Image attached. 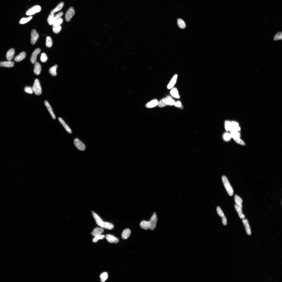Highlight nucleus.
I'll return each instance as SVG.
<instances>
[{"mask_svg": "<svg viewBox=\"0 0 282 282\" xmlns=\"http://www.w3.org/2000/svg\"><path fill=\"white\" fill-rule=\"evenodd\" d=\"M92 212L96 224L101 228L109 230H111L114 228V225L108 222H103L102 219L96 213L93 211Z\"/></svg>", "mask_w": 282, "mask_h": 282, "instance_id": "obj_1", "label": "nucleus"}, {"mask_svg": "<svg viewBox=\"0 0 282 282\" xmlns=\"http://www.w3.org/2000/svg\"><path fill=\"white\" fill-rule=\"evenodd\" d=\"M222 180L225 189L229 195L230 196H233L234 193V190L227 178L223 175L222 177Z\"/></svg>", "mask_w": 282, "mask_h": 282, "instance_id": "obj_2", "label": "nucleus"}, {"mask_svg": "<svg viewBox=\"0 0 282 282\" xmlns=\"http://www.w3.org/2000/svg\"><path fill=\"white\" fill-rule=\"evenodd\" d=\"M33 91L37 95H39L41 94L42 90L40 81L38 79H36L34 80L33 87Z\"/></svg>", "mask_w": 282, "mask_h": 282, "instance_id": "obj_3", "label": "nucleus"}, {"mask_svg": "<svg viewBox=\"0 0 282 282\" xmlns=\"http://www.w3.org/2000/svg\"><path fill=\"white\" fill-rule=\"evenodd\" d=\"M157 220L156 213L155 212L149 221L150 224V230H152L155 229L156 226Z\"/></svg>", "mask_w": 282, "mask_h": 282, "instance_id": "obj_4", "label": "nucleus"}, {"mask_svg": "<svg viewBox=\"0 0 282 282\" xmlns=\"http://www.w3.org/2000/svg\"><path fill=\"white\" fill-rule=\"evenodd\" d=\"M41 10V8L40 6H35L28 10L26 12V14L27 15H32L40 12Z\"/></svg>", "mask_w": 282, "mask_h": 282, "instance_id": "obj_5", "label": "nucleus"}, {"mask_svg": "<svg viewBox=\"0 0 282 282\" xmlns=\"http://www.w3.org/2000/svg\"><path fill=\"white\" fill-rule=\"evenodd\" d=\"M75 13L74 8L71 7L68 9L65 14V20L67 22L69 21L74 16Z\"/></svg>", "mask_w": 282, "mask_h": 282, "instance_id": "obj_6", "label": "nucleus"}, {"mask_svg": "<svg viewBox=\"0 0 282 282\" xmlns=\"http://www.w3.org/2000/svg\"><path fill=\"white\" fill-rule=\"evenodd\" d=\"M240 128L239 124L236 122L232 121L231 122L230 127L229 131L231 133H233L238 132L240 130Z\"/></svg>", "mask_w": 282, "mask_h": 282, "instance_id": "obj_7", "label": "nucleus"}, {"mask_svg": "<svg viewBox=\"0 0 282 282\" xmlns=\"http://www.w3.org/2000/svg\"><path fill=\"white\" fill-rule=\"evenodd\" d=\"M74 145L77 148L81 151H84L86 149L84 144L79 139H75L74 141Z\"/></svg>", "mask_w": 282, "mask_h": 282, "instance_id": "obj_8", "label": "nucleus"}, {"mask_svg": "<svg viewBox=\"0 0 282 282\" xmlns=\"http://www.w3.org/2000/svg\"><path fill=\"white\" fill-rule=\"evenodd\" d=\"M31 43L32 44L34 45L39 37V34L35 29H33L31 31Z\"/></svg>", "mask_w": 282, "mask_h": 282, "instance_id": "obj_9", "label": "nucleus"}, {"mask_svg": "<svg viewBox=\"0 0 282 282\" xmlns=\"http://www.w3.org/2000/svg\"><path fill=\"white\" fill-rule=\"evenodd\" d=\"M41 50L39 48H37L34 50L30 58L32 64H35L36 62L37 56L40 53Z\"/></svg>", "mask_w": 282, "mask_h": 282, "instance_id": "obj_10", "label": "nucleus"}, {"mask_svg": "<svg viewBox=\"0 0 282 282\" xmlns=\"http://www.w3.org/2000/svg\"><path fill=\"white\" fill-rule=\"evenodd\" d=\"M106 237L108 242L111 243H117L119 241V240L117 238L111 235H106Z\"/></svg>", "mask_w": 282, "mask_h": 282, "instance_id": "obj_11", "label": "nucleus"}, {"mask_svg": "<svg viewBox=\"0 0 282 282\" xmlns=\"http://www.w3.org/2000/svg\"><path fill=\"white\" fill-rule=\"evenodd\" d=\"M177 76V75L175 74L172 78L167 88L168 89H170L173 88L176 83Z\"/></svg>", "mask_w": 282, "mask_h": 282, "instance_id": "obj_12", "label": "nucleus"}, {"mask_svg": "<svg viewBox=\"0 0 282 282\" xmlns=\"http://www.w3.org/2000/svg\"><path fill=\"white\" fill-rule=\"evenodd\" d=\"M103 232L104 230L102 228H97L94 230L91 233V235L92 236L95 237L97 236L101 235Z\"/></svg>", "mask_w": 282, "mask_h": 282, "instance_id": "obj_13", "label": "nucleus"}, {"mask_svg": "<svg viewBox=\"0 0 282 282\" xmlns=\"http://www.w3.org/2000/svg\"><path fill=\"white\" fill-rule=\"evenodd\" d=\"M242 222L244 227H245L247 234L250 235L251 234V230L248 221L246 219H243L242 220Z\"/></svg>", "mask_w": 282, "mask_h": 282, "instance_id": "obj_14", "label": "nucleus"}, {"mask_svg": "<svg viewBox=\"0 0 282 282\" xmlns=\"http://www.w3.org/2000/svg\"><path fill=\"white\" fill-rule=\"evenodd\" d=\"M158 100L156 99H154L147 103L146 105V107L148 108H153L158 105Z\"/></svg>", "mask_w": 282, "mask_h": 282, "instance_id": "obj_15", "label": "nucleus"}, {"mask_svg": "<svg viewBox=\"0 0 282 282\" xmlns=\"http://www.w3.org/2000/svg\"><path fill=\"white\" fill-rule=\"evenodd\" d=\"M14 65V63L11 61L0 62V67H13Z\"/></svg>", "mask_w": 282, "mask_h": 282, "instance_id": "obj_16", "label": "nucleus"}, {"mask_svg": "<svg viewBox=\"0 0 282 282\" xmlns=\"http://www.w3.org/2000/svg\"><path fill=\"white\" fill-rule=\"evenodd\" d=\"M26 54L24 52H22L17 56H15L14 59L16 62H19L23 60L26 57Z\"/></svg>", "mask_w": 282, "mask_h": 282, "instance_id": "obj_17", "label": "nucleus"}, {"mask_svg": "<svg viewBox=\"0 0 282 282\" xmlns=\"http://www.w3.org/2000/svg\"><path fill=\"white\" fill-rule=\"evenodd\" d=\"M41 70V66L39 62H36L34 66V73L37 75H39L40 74Z\"/></svg>", "mask_w": 282, "mask_h": 282, "instance_id": "obj_18", "label": "nucleus"}, {"mask_svg": "<svg viewBox=\"0 0 282 282\" xmlns=\"http://www.w3.org/2000/svg\"><path fill=\"white\" fill-rule=\"evenodd\" d=\"M140 225L141 228L144 230H148L150 228L149 221H143L141 222Z\"/></svg>", "mask_w": 282, "mask_h": 282, "instance_id": "obj_19", "label": "nucleus"}, {"mask_svg": "<svg viewBox=\"0 0 282 282\" xmlns=\"http://www.w3.org/2000/svg\"><path fill=\"white\" fill-rule=\"evenodd\" d=\"M15 54V50L12 48L9 49L6 54V58L8 61H10L13 58Z\"/></svg>", "mask_w": 282, "mask_h": 282, "instance_id": "obj_20", "label": "nucleus"}, {"mask_svg": "<svg viewBox=\"0 0 282 282\" xmlns=\"http://www.w3.org/2000/svg\"><path fill=\"white\" fill-rule=\"evenodd\" d=\"M59 120L60 123L64 127L65 129L66 130L67 132L70 134L72 133V131L68 125L65 123V121L63 120V119L60 117H59L58 118Z\"/></svg>", "mask_w": 282, "mask_h": 282, "instance_id": "obj_21", "label": "nucleus"}, {"mask_svg": "<svg viewBox=\"0 0 282 282\" xmlns=\"http://www.w3.org/2000/svg\"><path fill=\"white\" fill-rule=\"evenodd\" d=\"M235 207L240 218L242 219L245 218V216L242 213V208L236 204L235 205Z\"/></svg>", "mask_w": 282, "mask_h": 282, "instance_id": "obj_22", "label": "nucleus"}, {"mask_svg": "<svg viewBox=\"0 0 282 282\" xmlns=\"http://www.w3.org/2000/svg\"><path fill=\"white\" fill-rule=\"evenodd\" d=\"M131 234L130 230L128 228L124 230L122 234V237L123 239L126 240L128 239L130 236Z\"/></svg>", "mask_w": 282, "mask_h": 282, "instance_id": "obj_23", "label": "nucleus"}, {"mask_svg": "<svg viewBox=\"0 0 282 282\" xmlns=\"http://www.w3.org/2000/svg\"><path fill=\"white\" fill-rule=\"evenodd\" d=\"M45 104L47 109H48L50 114L51 115L52 118L53 119L55 120L56 119V116L54 113H53L51 106H50L48 102L47 101H46V100L45 102Z\"/></svg>", "mask_w": 282, "mask_h": 282, "instance_id": "obj_24", "label": "nucleus"}, {"mask_svg": "<svg viewBox=\"0 0 282 282\" xmlns=\"http://www.w3.org/2000/svg\"><path fill=\"white\" fill-rule=\"evenodd\" d=\"M171 89L170 92L171 95L175 98L177 99L180 98V96L179 94L178 90L176 88H173Z\"/></svg>", "mask_w": 282, "mask_h": 282, "instance_id": "obj_25", "label": "nucleus"}, {"mask_svg": "<svg viewBox=\"0 0 282 282\" xmlns=\"http://www.w3.org/2000/svg\"><path fill=\"white\" fill-rule=\"evenodd\" d=\"M234 199L236 204L240 207L241 208H242L243 201L242 199L239 196L236 195L235 196Z\"/></svg>", "mask_w": 282, "mask_h": 282, "instance_id": "obj_26", "label": "nucleus"}, {"mask_svg": "<svg viewBox=\"0 0 282 282\" xmlns=\"http://www.w3.org/2000/svg\"><path fill=\"white\" fill-rule=\"evenodd\" d=\"M64 3L63 2H61L56 6V7L51 11V13L52 14H54L55 13L60 11L64 5Z\"/></svg>", "mask_w": 282, "mask_h": 282, "instance_id": "obj_27", "label": "nucleus"}, {"mask_svg": "<svg viewBox=\"0 0 282 282\" xmlns=\"http://www.w3.org/2000/svg\"><path fill=\"white\" fill-rule=\"evenodd\" d=\"M166 98L167 105L172 106L175 105V102L170 96H168Z\"/></svg>", "mask_w": 282, "mask_h": 282, "instance_id": "obj_28", "label": "nucleus"}, {"mask_svg": "<svg viewBox=\"0 0 282 282\" xmlns=\"http://www.w3.org/2000/svg\"><path fill=\"white\" fill-rule=\"evenodd\" d=\"M58 68V65H55L54 66L50 69L49 72L52 76H56L57 75L56 70Z\"/></svg>", "mask_w": 282, "mask_h": 282, "instance_id": "obj_29", "label": "nucleus"}, {"mask_svg": "<svg viewBox=\"0 0 282 282\" xmlns=\"http://www.w3.org/2000/svg\"><path fill=\"white\" fill-rule=\"evenodd\" d=\"M167 105L166 101V98H164L158 102V106L159 107L162 108Z\"/></svg>", "mask_w": 282, "mask_h": 282, "instance_id": "obj_30", "label": "nucleus"}, {"mask_svg": "<svg viewBox=\"0 0 282 282\" xmlns=\"http://www.w3.org/2000/svg\"><path fill=\"white\" fill-rule=\"evenodd\" d=\"M178 26L182 29H184L186 27V25L184 21L181 19H178L177 20Z\"/></svg>", "mask_w": 282, "mask_h": 282, "instance_id": "obj_31", "label": "nucleus"}, {"mask_svg": "<svg viewBox=\"0 0 282 282\" xmlns=\"http://www.w3.org/2000/svg\"><path fill=\"white\" fill-rule=\"evenodd\" d=\"M52 41L51 38L49 36L47 37L46 39V45L48 48H51L52 46Z\"/></svg>", "mask_w": 282, "mask_h": 282, "instance_id": "obj_32", "label": "nucleus"}, {"mask_svg": "<svg viewBox=\"0 0 282 282\" xmlns=\"http://www.w3.org/2000/svg\"><path fill=\"white\" fill-rule=\"evenodd\" d=\"M33 18L32 17H30L27 18H23L21 19L19 22V23L21 24H26L29 21Z\"/></svg>", "mask_w": 282, "mask_h": 282, "instance_id": "obj_33", "label": "nucleus"}, {"mask_svg": "<svg viewBox=\"0 0 282 282\" xmlns=\"http://www.w3.org/2000/svg\"><path fill=\"white\" fill-rule=\"evenodd\" d=\"M100 278H101V281L102 282H105L108 278V275L106 272L103 273L101 275H100Z\"/></svg>", "mask_w": 282, "mask_h": 282, "instance_id": "obj_34", "label": "nucleus"}, {"mask_svg": "<svg viewBox=\"0 0 282 282\" xmlns=\"http://www.w3.org/2000/svg\"><path fill=\"white\" fill-rule=\"evenodd\" d=\"M105 236L104 235H99L94 237L93 240V242L96 243L98 242L99 240H102L104 239Z\"/></svg>", "mask_w": 282, "mask_h": 282, "instance_id": "obj_35", "label": "nucleus"}, {"mask_svg": "<svg viewBox=\"0 0 282 282\" xmlns=\"http://www.w3.org/2000/svg\"><path fill=\"white\" fill-rule=\"evenodd\" d=\"M52 29L53 32L55 34H57L60 32L62 28L61 26H53Z\"/></svg>", "mask_w": 282, "mask_h": 282, "instance_id": "obj_36", "label": "nucleus"}, {"mask_svg": "<svg viewBox=\"0 0 282 282\" xmlns=\"http://www.w3.org/2000/svg\"><path fill=\"white\" fill-rule=\"evenodd\" d=\"M231 137L233 138L235 140L240 139V134L238 132L233 133H231Z\"/></svg>", "mask_w": 282, "mask_h": 282, "instance_id": "obj_37", "label": "nucleus"}, {"mask_svg": "<svg viewBox=\"0 0 282 282\" xmlns=\"http://www.w3.org/2000/svg\"><path fill=\"white\" fill-rule=\"evenodd\" d=\"M48 59V58L45 53H42L40 57L41 61L43 62H45L47 61Z\"/></svg>", "mask_w": 282, "mask_h": 282, "instance_id": "obj_38", "label": "nucleus"}, {"mask_svg": "<svg viewBox=\"0 0 282 282\" xmlns=\"http://www.w3.org/2000/svg\"><path fill=\"white\" fill-rule=\"evenodd\" d=\"M282 39V32H279L275 34L274 38L275 40H281Z\"/></svg>", "mask_w": 282, "mask_h": 282, "instance_id": "obj_39", "label": "nucleus"}, {"mask_svg": "<svg viewBox=\"0 0 282 282\" xmlns=\"http://www.w3.org/2000/svg\"><path fill=\"white\" fill-rule=\"evenodd\" d=\"M63 22V19L62 18H60L58 20H56L55 22V23L53 25V26H60L61 25L62 23Z\"/></svg>", "mask_w": 282, "mask_h": 282, "instance_id": "obj_40", "label": "nucleus"}, {"mask_svg": "<svg viewBox=\"0 0 282 282\" xmlns=\"http://www.w3.org/2000/svg\"><path fill=\"white\" fill-rule=\"evenodd\" d=\"M217 211L218 214L219 216H220V217H222V218L224 217L225 216L223 212H222L220 207L219 206L217 207Z\"/></svg>", "mask_w": 282, "mask_h": 282, "instance_id": "obj_41", "label": "nucleus"}, {"mask_svg": "<svg viewBox=\"0 0 282 282\" xmlns=\"http://www.w3.org/2000/svg\"><path fill=\"white\" fill-rule=\"evenodd\" d=\"M231 122L229 121H226L225 122V128L227 131H229L230 127Z\"/></svg>", "mask_w": 282, "mask_h": 282, "instance_id": "obj_42", "label": "nucleus"}, {"mask_svg": "<svg viewBox=\"0 0 282 282\" xmlns=\"http://www.w3.org/2000/svg\"><path fill=\"white\" fill-rule=\"evenodd\" d=\"M24 90L27 93L31 94L33 93V88L30 87H25Z\"/></svg>", "mask_w": 282, "mask_h": 282, "instance_id": "obj_43", "label": "nucleus"}, {"mask_svg": "<svg viewBox=\"0 0 282 282\" xmlns=\"http://www.w3.org/2000/svg\"><path fill=\"white\" fill-rule=\"evenodd\" d=\"M231 137V134L228 133H226L224 134V138L226 141L229 140Z\"/></svg>", "mask_w": 282, "mask_h": 282, "instance_id": "obj_44", "label": "nucleus"}, {"mask_svg": "<svg viewBox=\"0 0 282 282\" xmlns=\"http://www.w3.org/2000/svg\"><path fill=\"white\" fill-rule=\"evenodd\" d=\"M235 141L236 143L240 144V145L243 146H245L246 145L245 143H244L243 141L240 139L235 140Z\"/></svg>", "mask_w": 282, "mask_h": 282, "instance_id": "obj_45", "label": "nucleus"}, {"mask_svg": "<svg viewBox=\"0 0 282 282\" xmlns=\"http://www.w3.org/2000/svg\"><path fill=\"white\" fill-rule=\"evenodd\" d=\"M63 12H60L59 13L57 14H56L55 16L54 17L55 18V19L56 20H58L60 18V17L62 16V15H63Z\"/></svg>", "mask_w": 282, "mask_h": 282, "instance_id": "obj_46", "label": "nucleus"}, {"mask_svg": "<svg viewBox=\"0 0 282 282\" xmlns=\"http://www.w3.org/2000/svg\"><path fill=\"white\" fill-rule=\"evenodd\" d=\"M222 222L223 224L224 225H226L227 224V219L225 216L224 217L222 218Z\"/></svg>", "mask_w": 282, "mask_h": 282, "instance_id": "obj_47", "label": "nucleus"}, {"mask_svg": "<svg viewBox=\"0 0 282 282\" xmlns=\"http://www.w3.org/2000/svg\"><path fill=\"white\" fill-rule=\"evenodd\" d=\"M174 105L177 107L180 108L182 107L181 103L180 101H178L175 102Z\"/></svg>", "mask_w": 282, "mask_h": 282, "instance_id": "obj_48", "label": "nucleus"}, {"mask_svg": "<svg viewBox=\"0 0 282 282\" xmlns=\"http://www.w3.org/2000/svg\"><path fill=\"white\" fill-rule=\"evenodd\" d=\"M54 14H52L51 13L50 14L47 19V21L48 23V22L50 20H51L54 17Z\"/></svg>", "mask_w": 282, "mask_h": 282, "instance_id": "obj_49", "label": "nucleus"}]
</instances>
